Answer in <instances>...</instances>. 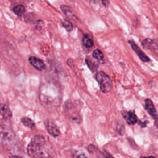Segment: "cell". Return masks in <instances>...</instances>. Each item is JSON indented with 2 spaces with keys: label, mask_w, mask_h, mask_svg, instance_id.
Returning <instances> with one entry per match:
<instances>
[{
  "label": "cell",
  "mask_w": 158,
  "mask_h": 158,
  "mask_svg": "<svg viewBox=\"0 0 158 158\" xmlns=\"http://www.w3.org/2000/svg\"><path fill=\"white\" fill-rule=\"evenodd\" d=\"M145 109L150 115H151L153 117H157L156 108L154 106L152 101L150 99H145Z\"/></svg>",
  "instance_id": "ba28073f"
},
{
  "label": "cell",
  "mask_w": 158,
  "mask_h": 158,
  "mask_svg": "<svg viewBox=\"0 0 158 158\" xmlns=\"http://www.w3.org/2000/svg\"><path fill=\"white\" fill-rule=\"evenodd\" d=\"M82 43L86 48H91L93 46V40L92 37L88 34H84L82 38Z\"/></svg>",
  "instance_id": "8fae6325"
},
{
  "label": "cell",
  "mask_w": 158,
  "mask_h": 158,
  "mask_svg": "<svg viewBox=\"0 0 158 158\" xmlns=\"http://www.w3.org/2000/svg\"><path fill=\"white\" fill-rule=\"evenodd\" d=\"M139 158H156V157L152 156H142V157H140Z\"/></svg>",
  "instance_id": "d6986e66"
},
{
  "label": "cell",
  "mask_w": 158,
  "mask_h": 158,
  "mask_svg": "<svg viewBox=\"0 0 158 158\" xmlns=\"http://www.w3.org/2000/svg\"><path fill=\"white\" fill-rule=\"evenodd\" d=\"M128 43L130 44L133 50L136 53V54L138 55V56L139 57V58L144 62H147L148 61L150 60L149 58L145 54L144 52H143L141 49L136 45V44L132 40H129Z\"/></svg>",
  "instance_id": "5b68a950"
},
{
  "label": "cell",
  "mask_w": 158,
  "mask_h": 158,
  "mask_svg": "<svg viewBox=\"0 0 158 158\" xmlns=\"http://www.w3.org/2000/svg\"><path fill=\"white\" fill-rule=\"evenodd\" d=\"M21 122L25 127L30 129H34L35 128V124L34 122L28 117H22L21 118Z\"/></svg>",
  "instance_id": "4fadbf2b"
},
{
  "label": "cell",
  "mask_w": 158,
  "mask_h": 158,
  "mask_svg": "<svg viewBox=\"0 0 158 158\" xmlns=\"http://www.w3.org/2000/svg\"><path fill=\"white\" fill-rule=\"evenodd\" d=\"M28 60L30 64L38 70L41 71L43 70L45 67V64L44 62L39 58H37L34 56H31L29 57Z\"/></svg>",
  "instance_id": "52a82bcc"
},
{
  "label": "cell",
  "mask_w": 158,
  "mask_h": 158,
  "mask_svg": "<svg viewBox=\"0 0 158 158\" xmlns=\"http://www.w3.org/2000/svg\"><path fill=\"white\" fill-rule=\"evenodd\" d=\"M102 3L105 7H107L109 4V1H102Z\"/></svg>",
  "instance_id": "ac0fdd59"
},
{
  "label": "cell",
  "mask_w": 158,
  "mask_h": 158,
  "mask_svg": "<svg viewBox=\"0 0 158 158\" xmlns=\"http://www.w3.org/2000/svg\"><path fill=\"white\" fill-rule=\"evenodd\" d=\"M0 114L6 119L10 118L12 115L10 108L5 104H0Z\"/></svg>",
  "instance_id": "9c48e42d"
},
{
  "label": "cell",
  "mask_w": 158,
  "mask_h": 158,
  "mask_svg": "<svg viewBox=\"0 0 158 158\" xmlns=\"http://www.w3.org/2000/svg\"><path fill=\"white\" fill-rule=\"evenodd\" d=\"M44 124L48 132L52 136L56 137L60 134V132L58 129V128L57 127V126L56 125V124L51 120H49V119L46 120Z\"/></svg>",
  "instance_id": "277c9868"
},
{
  "label": "cell",
  "mask_w": 158,
  "mask_h": 158,
  "mask_svg": "<svg viewBox=\"0 0 158 158\" xmlns=\"http://www.w3.org/2000/svg\"><path fill=\"white\" fill-rule=\"evenodd\" d=\"M142 46L144 49L149 50H153L155 49V44L154 41L149 38H146L141 42Z\"/></svg>",
  "instance_id": "7c38bea8"
},
{
  "label": "cell",
  "mask_w": 158,
  "mask_h": 158,
  "mask_svg": "<svg viewBox=\"0 0 158 158\" xmlns=\"http://www.w3.org/2000/svg\"><path fill=\"white\" fill-rule=\"evenodd\" d=\"M45 139L41 135L33 136L27 148L28 154L33 158H46L47 153L43 151Z\"/></svg>",
  "instance_id": "6da1fadb"
},
{
  "label": "cell",
  "mask_w": 158,
  "mask_h": 158,
  "mask_svg": "<svg viewBox=\"0 0 158 158\" xmlns=\"http://www.w3.org/2000/svg\"><path fill=\"white\" fill-rule=\"evenodd\" d=\"M60 9H61L62 11L65 14V15L67 16L69 19H72L75 22H77L78 20V19L75 15V14H73L72 10L70 9V7L69 6L62 5L60 6Z\"/></svg>",
  "instance_id": "30bf717a"
},
{
  "label": "cell",
  "mask_w": 158,
  "mask_h": 158,
  "mask_svg": "<svg viewBox=\"0 0 158 158\" xmlns=\"http://www.w3.org/2000/svg\"><path fill=\"white\" fill-rule=\"evenodd\" d=\"M12 11L18 16H22L25 12V8L23 5L18 4L12 8Z\"/></svg>",
  "instance_id": "5bb4252c"
},
{
  "label": "cell",
  "mask_w": 158,
  "mask_h": 158,
  "mask_svg": "<svg viewBox=\"0 0 158 158\" xmlns=\"http://www.w3.org/2000/svg\"><path fill=\"white\" fill-rule=\"evenodd\" d=\"M122 115L129 125H134L138 122L137 117L133 111H122Z\"/></svg>",
  "instance_id": "8992f818"
},
{
  "label": "cell",
  "mask_w": 158,
  "mask_h": 158,
  "mask_svg": "<svg viewBox=\"0 0 158 158\" xmlns=\"http://www.w3.org/2000/svg\"><path fill=\"white\" fill-rule=\"evenodd\" d=\"M86 62L88 65V66L89 67V68L91 70H92L93 72L95 71L97 69V65L95 64L94 62H93L92 60H91L89 59H86Z\"/></svg>",
  "instance_id": "e0dca14e"
},
{
  "label": "cell",
  "mask_w": 158,
  "mask_h": 158,
  "mask_svg": "<svg viewBox=\"0 0 158 158\" xmlns=\"http://www.w3.org/2000/svg\"><path fill=\"white\" fill-rule=\"evenodd\" d=\"M95 78L98 81L100 89L102 93H107L111 91L113 84L112 80L110 76L103 71H99L96 74Z\"/></svg>",
  "instance_id": "7a4b0ae2"
},
{
  "label": "cell",
  "mask_w": 158,
  "mask_h": 158,
  "mask_svg": "<svg viewBox=\"0 0 158 158\" xmlns=\"http://www.w3.org/2000/svg\"><path fill=\"white\" fill-rule=\"evenodd\" d=\"M15 134L9 127L0 125V143L3 145H8L14 141Z\"/></svg>",
  "instance_id": "3957f363"
},
{
  "label": "cell",
  "mask_w": 158,
  "mask_h": 158,
  "mask_svg": "<svg viewBox=\"0 0 158 158\" xmlns=\"http://www.w3.org/2000/svg\"><path fill=\"white\" fill-rule=\"evenodd\" d=\"M10 158H21L19 156H10Z\"/></svg>",
  "instance_id": "ffe728a7"
},
{
  "label": "cell",
  "mask_w": 158,
  "mask_h": 158,
  "mask_svg": "<svg viewBox=\"0 0 158 158\" xmlns=\"http://www.w3.org/2000/svg\"><path fill=\"white\" fill-rule=\"evenodd\" d=\"M92 56H93V57L94 59H95L96 60H101L104 58V56H103L102 52L99 49H95L93 52Z\"/></svg>",
  "instance_id": "9a60e30c"
},
{
  "label": "cell",
  "mask_w": 158,
  "mask_h": 158,
  "mask_svg": "<svg viewBox=\"0 0 158 158\" xmlns=\"http://www.w3.org/2000/svg\"><path fill=\"white\" fill-rule=\"evenodd\" d=\"M62 24L63 25V27L68 31H70L72 30L73 29V25L72 24V23L67 19H63L62 20Z\"/></svg>",
  "instance_id": "2e32d148"
}]
</instances>
